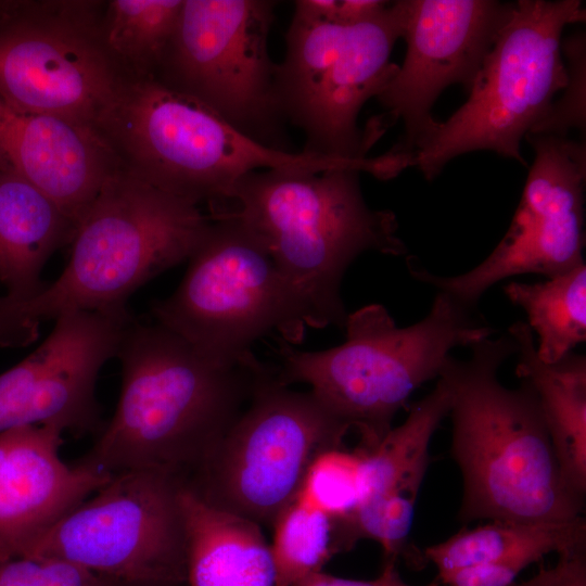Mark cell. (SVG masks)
<instances>
[{"label": "cell", "instance_id": "22", "mask_svg": "<svg viewBox=\"0 0 586 586\" xmlns=\"http://www.w3.org/2000/svg\"><path fill=\"white\" fill-rule=\"evenodd\" d=\"M76 225L43 192L25 179L0 170V282L5 295L25 302L48 283L46 263L71 243Z\"/></svg>", "mask_w": 586, "mask_h": 586}, {"label": "cell", "instance_id": "9", "mask_svg": "<svg viewBox=\"0 0 586 586\" xmlns=\"http://www.w3.org/2000/svg\"><path fill=\"white\" fill-rule=\"evenodd\" d=\"M209 216L177 289L151 303L155 323L226 366L250 360L252 346L271 333L301 343L302 310L268 253L234 218Z\"/></svg>", "mask_w": 586, "mask_h": 586}, {"label": "cell", "instance_id": "25", "mask_svg": "<svg viewBox=\"0 0 586 586\" xmlns=\"http://www.w3.org/2000/svg\"><path fill=\"white\" fill-rule=\"evenodd\" d=\"M183 0H114L101 18L104 47L129 77L156 76L171 42Z\"/></svg>", "mask_w": 586, "mask_h": 586}, {"label": "cell", "instance_id": "32", "mask_svg": "<svg viewBox=\"0 0 586 586\" xmlns=\"http://www.w3.org/2000/svg\"><path fill=\"white\" fill-rule=\"evenodd\" d=\"M38 334L39 323L27 316L23 302L0 296V346H27L37 340Z\"/></svg>", "mask_w": 586, "mask_h": 586}, {"label": "cell", "instance_id": "8", "mask_svg": "<svg viewBox=\"0 0 586 586\" xmlns=\"http://www.w3.org/2000/svg\"><path fill=\"white\" fill-rule=\"evenodd\" d=\"M585 20L579 0H520L492 46L467 102L438 123L412 155L425 179H434L461 154L494 151L525 165L520 143L545 117L564 89L568 69L561 34Z\"/></svg>", "mask_w": 586, "mask_h": 586}, {"label": "cell", "instance_id": "1", "mask_svg": "<svg viewBox=\"0 0 586 586\" xmlns=\"http://www.w3.org/2000/svg\"><path fill=\"white\" fill-rule=\"evenodd\" d=\"M115 411L82 462L109 474L149 470L188 483L252 396L264 366L255 355L226 366L154 323L133 319L116 351Z\"/></svg>", "mask_w": 586, "mask_h": 586}, {"label": "cell", "instance_id": "28", "mask_svg": "<svg viewBox=\"0 0 586 586\" xmlns=\"http://www.w3.org/2000/svg\"><path fill=\"white\" fill-rule=\"evenodd\" d=\"M568 56V82L563 97L552 103L530 133L566 136L572 128L585 130V39L577 34L563 44Z\"/></svg>", "mask_w": 586, "mask_h": 586}, {"label": "cell", "instance_id": "35", "mask_svg": "<svg viewBox=\"0 0 586 586\" xmlns=\"http://www.w3.org/2000/svg\"><path fill=\"white\" fill-rule=\"evenodd\" d=\"M112 586H155V585H136V584H124V583L113 582Z\"/></svg>", "mask_w": 586, "mask_h": 586}, {"label": "cell", "instance_id": "23", "mask_svg": "<svg viewBox=\"0 0 586 586\" xmlns=\"http://www.w3.org/2000/svg\"><path fill=\"white\" fill-rule=\"evenodd\" d=\"M535 547L558 555L586 549L585 518L540 523L491 521L471 530L463 527L448 539L426 547L422 555L435 564L440 579L455 571Z\"/></svg>", "mask_w": 586, "mask_h": 586}, {"label": "cell", "instance_id": "27", "mask_svg": "<svg viewBox=\"0 0 586 586\" xmlns=\"http://www.w3.org/2000/svg\"><path fill=\"white\" fill-rule=\"evenodd\" d=\"M361 450L333 448L320 453L310 463L296 499L333 520L351 513L360 496Z\"/></svg>", "mask_w": 586, "mask_h": 586}, {"label": "cell", "instance_id": "3", "mask_svg": "<svg viewBox=\"0 0 586 586\" xmlns=\"http://www.w3.org/2000/svg\"><path fill=\"white\" fill-rule=\"evenodd\" d=\"M359 174L258 170L238 182L227 203L211 208L238 220L268 253L306 327L344 330L342 279L360 254L408 252L395 214L366 203Z\"/></svg>", "mask_w": 586, "mask_h": 586}, {"label": "cell", "instance_id": "6", "mask_svg": "<svg viewBox=\"0 0 586 586\" xmlns=\"http://www.w3.org/2000/svg\"><path fill=\"white\" fill-rule=\"evenodd\" d=\"M212 224L199 204L160 190L124 167L76 225L62 273L25 301L39 323L73 311L130 320L129 297L190 258Z\"/></svg>", "mask_w": 586, "mask_h": 586}, {"label": "cell", "instance_id": "24", "mask_svg": "<svg viewBox=\"0 0 586 586\" xmlns=\"http://www.w3.org/2000/svg\"><path fill=\"white\" fill-rule=\"evenodd\" d=\"M511 303L524 309L527 326L539 337L536 352L555 364L586 341V265L536 283L504 286Z\"/></svg>", "mask_w": 586, "mask_h": 586}, {"label": "cell", "instance_id": "5", "mask_svg": "<svg viewBox=\"0 0 586 586\" xmlns=\"http://www.w3.org/2000/svg\"><path fill=\"white\" fill-rule=\"evenodd\" d=\"M101 132L123 166L146 183L195 204H225L246 175L267 169L373 174L374 157L342 160L286 152L244 135L154 76L127 77Z\"/></svg>", "mask_w": 586, "mask_h": 586}, {"label": "cell", "instance_id": "16", "mask_svg": "<svg viewBox=\"0 0 586 586\" xmlns=\"http://www.w3.org/2000/svg\"><path fill=\"white\" fill-rule=\"evenodd\" d=\"M133 319L91 311L59 316L33 353L0 374V433L24 425L80 434L98 430V377Z\"/></svg>", "mask_w": 586, "mask_h": 586}, {"label": "cell", "instance_id": "31", "mask_svg": "<svg viewBox=\"0 0 586 586\" xmlns=\"http://www.w3.org/2000/svg\"><path fill=\"white\" fill-rule=\"evenodd\" d=\"M390 4L381 0H297L294 11L339 25H353L369 20Z\"/></svg>", "mask_w": 586, "mask_h": 586}, {"label": "cell", "instance_id": "13", "mask_svg": "<svg viewBox=\"0 0 586 586\" xmlns=\"http://www.w3.org/2000/svg\"><path fill=\"white\" fill-rule=\"evenodd\" d=\"M92 7L16 4L0 22V97L9 105L101 132L126 76L104 47Z\"/></svg>", "mask_w": 586, "mask_h": 586}, {"label": "cell", "instance_id": "26", "mask_svg": "<svg viewBox=\"0 0 586 586\" xmlns=\"http://www.w3.org/2000/svg\"><path fill=\"white\" fill-rule=\"evenodd\" d=\"M271 527L276 586L296 585L322 571L339 553L333 519L296 498L278 514Z\"/></svg>", "mask_w": 586, "mask_h": 586}, {"label": "cell", "instance_id": "29", "mask_svg": "<svg viewBox=\"0 0 586 586\" xmlns=\"http://www.w3.org/2000/svg\"><path fill=\"white\" fill-rule=\"evenodd\" d=\"M82 566L54 557H18L0 562V586H112Z\"/></svg>", "mask_w": 586, "mask_h": 586}, {"label": "cell", "instance_id": "7", "mask_svg": "<svg viewBox=\"0 0 586 586\" xmlns=\"http://www.w3.org/2000/svg\"><path fill=\"white\" fill-rule=\"evenodd\" d=\"M403 35L400 1L353 25L316 20L294 11L285 51L276 64L279 112L305 135V153L364 160L391 123L358 127L364 104L378 97L397 72L393 47Z\"/></svg>", "mask_w": 586, "mask_h": 586}, {"label": "cell", "instance_id": "19", "mask_svg": "<svg viewBox=\"0 0 586 586\" xmlns=\"http://www.w3.org/2000/svg\"><path fill=\"white\" fill-rule=\"evenodd\" d=\"M450 407L447 383L437 378L426 396L409 407L406 420L372 449L361 450L359 504L411 531L415 508L430 463V443ZM356 508V507H355Z\"/></svg>", "mask_w": 586, "mask_h": 586}, {"label": "cell", "instance_id": "4", "mask_svg": "<svg viewBox=\"0 0 586 586\" xmlns=\"http://www.w3.org/2000/svg\"><path fill=\"white\" fill-rule=\"evenodd\" d=\"M344 330L345 341L324 351L300 349L276 336V377L283 385H309L359 434L365 450L391 431L418 387L438 378L453 348L469 347L495 331L475 309L441 291L429 314L411 326L397 327L384 306L371 304L348 314Z\"/></svg>", "mask_w": 586, "mask_h": 586}, {"label": "cell", "instance_id": "17", "mask_svg": "<svg viewBox=\"0 0 586 586\" xmlns=\"http://www.w3.org/2000/svg\"><path fill=\"white\" fill-rule=\"evenodd\" d=\"M54 425L0 433V562L24 557L68 511L113 474L82 461L66 463Z\"/></svg>", "mask_w": 586, "mask_h": 586}, {"label": "cell", "instance_id": "33", "mask_svg": "<svg viewBox=\"0 0 586 586\" xmlns=\"http://www.w3.org/2000/svg\"><path fill=\"white\" fill-rule=\"evenodd\" d=\"M510 586H586V549L561 552L553 568H542L532 578Z\"/></svg>", "mask_w": 586, "mask_h": 586}, {"label": "cell", "instance_id": "30", "mask_svg": "<svg viewBox=\"0 0 586 586\" xmlns=\"http://www.w3.org/2000/svg\"><path fill=\"white\" fill-rule=\"evenodd\" d=\"M549 553L545 548H528L492 562L455 571L438 581L447 586H510L525 568Z\"/></svg>", "mask_w": 586, "mask_h": 586}, {"label": "cell", "instance_id": "14", "mask_svg": "<svg viewBox=\"0 0 586 586\" xmlns=\"http://www.w3.org/2000/svg\"><path fill=\"white\" fill-rule=\"evenodd\" d=\"M525 138L535 160L511 225L494 251L468 272L451 277L434 275L416 258H407L416 280L471 309L504 279L525 273L551 278L585 264V143L556 135L527 133Z\"/></svg>", "mask_w": 586, "mask_h": 586}, {"label": "cell", "instance_id": "15", "mask_svg": "<svg viewBox=\"0 0 586 586\" xmlns=\"http://www.w3.org/2000/svg\"><path fill=\"white\" fill-rule=\"evenodd\" d=\"M407 52L402 66L378 94L405 137L393 149L410 157L438 122L431 109L453 84L471 88L506 23L512 3L494 0H400Z\"/></svg>", "mask_w": 586, "mask_h": 586}, {"label": "cell", "instance_id": "12", "mask_svg": "<svg viewBox=\"0 0 586 586\" xmlns=\"http://www.w3.org/2000/svg\"><path fill=\"white\" fill-rule=\"evenodd\" d=\"M184 484L156 471L115 473L62 517L24 557L64 559L116 583H186Z\"/></svg>", "mask_w": 586, "mask_h": 586}, {"label": "cell", "instance_id": "20", "mask_svg": "<svg viewBox=\"0 0 586 586\" xmlns=\"http://www.w3.org/2000/svg\"><path fill=\"white\" fill-rule=\"evenodd\" d=\"M188 586H276L270 545L262 526L205 502L187 484Z\"/></svg>", "mask_w": 586, "mask_h": 586}, {"label": "cell", "instance_id": "34", "mask_svg": "<svg viewBox=\"0 0 586 586\" xmlns=\"http://www.w3.org/2000/svg\"><path fill=\"white\" fill-rule=\"evenodd\" d=\"M294 586H413L403 581L397 569L396 561H384L381 574L370 581L351 579L334 576L323 571L317 572ZM425 586H440L435 579Z\"/></svg>", "mask_w": 586, "mask_h": 586}, {"label": "cell", "instance_id": "2", "mask_svg": "<svg viewBox=\"0 0 586 586\" xmlns=\"http://www.w3.org/2000/svg\"><path fill=\"white\" fill-rule=\"evenodd\" d=\"M449 355L441 369L450 391V455L462 479L458 520L562 522L582 517L585 499L565 484L537 396L524 380L508 388L500 366L517 353L508 333Z\"/></svg>", "mask_w": 586, "mask_h": 586}, {"label": "cell", "instance_id": "21", "mask_svg": "<svg viewBox=\"0 0 586 586\" xmlns=\"http://www.w3.org/2000/svg\"><path fill=\"white\" fill-rule=\"evenodd\" d=\"M517 343V375L534 390L568 487L586 496V358L568 354L555 364L537 355L533 331L524 321L508 329Z\"/></svg>", "mask_w": 586, "mask_h": 586}, {"label": "cell", "instance_id": "10", "mask_svg": "<svg viewBox=\"0 0 586 586\" xmlns=\"http://www.w3.org/2000/svg\"><path fill=\"white\" fill-rule=\"evenodd\" d=\"M349 431L313 392L281 384L264 364L246 407L187 485L213 507L271 526L311 461L345 447Z\"/></svg>", "mask_w": 586, "mask_h": 586}, {"label": "cell", "instance_id": "11", "mask_svg": "<svg viewBox=\"0 0 586 586\" xmlns=\"http://www.w3.org/2000/svg\"><path fill=\"white\" fill-rule=\"evenodd\" d=\"M276 5L271 0H183L155 77L262 144L292 152L268 46Z\"/></svg>", "mask_w": 586, "mask_h": 586}, {"label": "cell", "instance_id": "18", "mask_svg": "<svg viewBox=\"0 0 586 586\" xmlns=\"http://www.w3.org/2000/svg\"><path fill=\"white\" fill-rule=\"evenodd\" d=\"M123 167L99 130L17 110L0 97V170L35 186L75 225Z\"/></svg>", "mask_w": 586, "mask_h": 586}]
</instances>
